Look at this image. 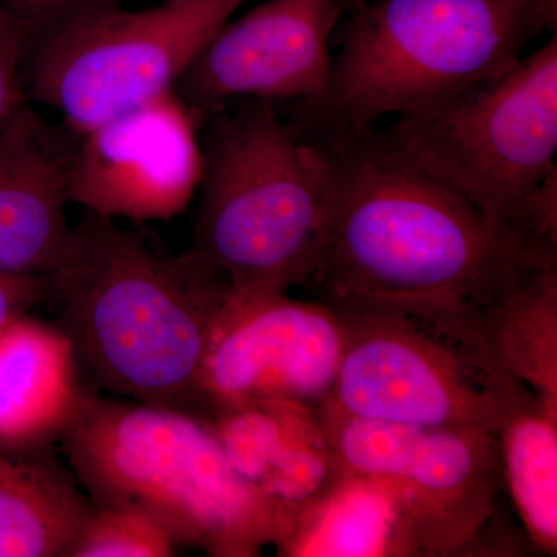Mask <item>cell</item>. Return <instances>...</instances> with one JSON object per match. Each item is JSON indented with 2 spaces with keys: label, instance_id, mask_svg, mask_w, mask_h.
Returning <instances> with one entry per match:
<instances>
[{
  "label": "cell",
  "instance_id": "1",
  "mask_svg": "<svg viewBox=\"0 0 557 557\" xmlns=\"http://www.w3.org/2000/svg\"><path fill=\"white\" fill-rule=\"evenodd\" d=\"M302 134V132H300ZM321 161L322 302H496L530 271L557 267L416 166L376 127L302 134Z\"/></svg>",
  "mask_w": 557,
  "mask_h": 557
},
{
  "label": "cell",
  "instance_id": "2",
  "mask_svg": "<svg viewBox=\"0 0 557 557\" xmlns=\"http://www.w3.org/2000/svg\"><path fill=\"white\" fill-rule=\"evenodd\" d=\"M47 278L57 327L95 386L209 420L205 361L231 296L218 263L194 248L160 258L116 220L86 211Z\"/></svg>",
  "mask_w": 557,
  "mask_h": 557
},
{
  "label": "cell",
  "instance_id": "3",
  "mask_svg": "<svg viewBox=\"0 0 557 557\" xmlns=\"http://www.w3.org/2000/svg\"><path fill=\"white\" fill-rule=\"evenodd\" d=\"M58 442L94 505L148 509L178 545L252 557L287 534V516L242 479L208 418L86 388Z\"/></svg>",
  "mask_w": 557,
  "mask_h": 557
},
{
  "label": "cell",
  "instance_id": "4",
  "mask_svg": "<svg viewBox=\"0 0 557 557\" xmlns=\"http://www.w3.org/2000/svg\"><path fill=\"white\" fill-rule=\"evenodd\" d=\"M329 306L343 327V354L324 406L344 416L497 435L508 410L536 395L498 355L480 307L379 299Z\"/></svg>",
  "mask_w": 557,
  "mask_h": 557
},
{
  "label": "cell",
  "instance_id": "5",
  "mask_svg": "<svg viewBox=\"0 0 557 557\" xmlns=\"http://www.w3.org/2000/svg\"><path fill=\"white\" fill-rule=\"evenodd\" d=\"M208 115L193 247L218 263L231 295L309 284L322 242L321 161L274 102L242 100Z\"/></svg>",
  "mask_w": 557,
  "mask_h": 557
},
{
  "label": "cell",
  "instance_id": "6",
  "mask_svg": "<svg viewBox=\"0 0 557 557\" xmlns=\"http://www.w3.org/2000/svg\"><path fill=\"white\" fill-rule=\"evenodd\" d=\"M547 22L505 0H359L333 54L327 97L300 104L309 131H359L434 108L523 57Z\"/></svg>",
  "mask_w": 557,
  "mask_h": 557
},
{
  "label": "cell",
  "instance_id": "7",
  "mask_svg": "<svg viewBox=\"0 0 557 557\" xmlns=\"http://www.w3.org/2000/svg\"><path fill=\"white\" fill-rule=\"evenodd\" d=\"M248 0H160L126 10L97 0L33 36L25 65L28 102L60 113L79 137L174 94L180 78Z\"/></svg>",
  "mask_w": 557,
  "mask_h": 557
},
{
  "label": "cell",
  "instance_id": "8",
  "mask_svg": "<svg viewBox=\"0 0 557 557\" xmlns=\"http://www.w3.org/2000/svg\"><path fill=\"white\" fill-rule=\"evenodd\" d=\"M416 166L502 225L557 170V38L434 108L384 129Z\"/></svg>",
  "mask_w": 557,
  "mask_h": 557
},
{
  "label": "cell",
  "instance_id": "9",
  "mask_svg": "<svg viewBox=\"0 0 557 557\" xmlns=\"http://www.w3.org/2000/svg\"><path fill=\"white\" fill-rule=\"evenodd\" d=\"M341 474L368 480L397 516L399 556L483 549L504 487L497 435L401 426L319 408Z\"/></svg>",
  "mask_w": 557,
  "mask_h": 557
},
{
  "label": "cell",
  "instance_id": "10",
  "mask_svg": "<svg viewBox=\"0 0 557 557\" xmlns=\"http://www.w3.org/2000/svg\"><path fill=\"white\" fill-rule=\"evenodd\" d=\"M341 354L343 327L329 304L287 293L231 295L205 361L209 420L259 403L321 408L335 386Z\"/></svg>",
  "mask_w": 557,
  "mask_h": 557
},
{
  "label": "cell",
  "instance_id": "11",
  "mask_svg": "<svg viewBox=\"0 0 557 557\" xmlns=\"http://www.w3.org/2000/svg\"><path fill=\"white\" fill-rule=\"evenodd\" d=\"M346 0H267L215 32L174 94L199 120L233 100L327 97L332 39Z\"/></svg>",
  "mask_w": 557,
  "mask_h": 557
},
{
  "label": "cell",
  "instance_id": "12",
  "mask_svg": "<svg viewBox=\"0 0 557 557\" xmlns=\"http://www.w3.org/2000/svg\"><path fill=\"white\" fill-rule=\"evenodd\" d=\"M200 123L175 94L75 137L70 199L109 219L182 214L199 190Z\"/></svg>",
  "mask_w": 557,
  "mask_h": 557
},
{
  "label": "cell",
  "instance_id": "13",
  "mask_svg": "<svg viewBox=\"0 0 557 557\" xmlns=\"http://www.w3.org/2000/svg\"><path fill=\"white\" fill-rule=\"evenodd\" d=\"M75 137L22 104L0 126V273L50 277L67 249Z\"/></svg>",
  "mask_w": 557,
  "mask_h": 557
},
{
  "label": "cell",
  "instance_id": "14",
  "mask_svg": "<svg viewBox=\"0 0 557 557\" xmlns=\"http://www.w3.org/2000/svg\"><path fill=\"white\" fill-rule=\"evenodd\" d=\"M209 421L231 465L284 511L288 530L341 478L319 409L259 403Z\"/></svg>",
  "mask_w": 557,
  "mask_h": 557
},
{
  "label": "cell",
  "instance_id": "15",
  "mask_svg": "<svg viewBox=\"0 0 557 557\" xmlns=\"http://www.w3.org/2000/svg\"><path fill=\"white\" fill-rule=\"evenodd\" d=\"M79 372L60 329L28 314L0 329V448L58 442L86 392Z\"/></svg>",
  "mask_w": 557,
  "mask_h": 557
},
{
  "label": "cell",
  "instance_id": "16",
  "mask_svg": "<svg viewBox=\"0 0 557 557\" xmlns=\"http://www.w3.org/2000/svg\"><path fill=\"white\" fill-rule=\"evenodd\" d=\"M94 509L51 445L0 448V557H69Z\"/></svg>",
  "mask_w": 557,
  "mask_h": 557
},
{
  "label": "cell",
  "instance_id": "17",
  "mask_svg": "<svg viewBox=\"0 0 557 557\" xmlns=\"http://www.w3.org/2000/svg\"><path fill=\"white\" fill-rule=\"evenodd\" d=\"M502 479L527 541L557 552V408L530 395L508 410L497 431Z\"/></svg>",
  "mask_w": 557,
  "mask_h": 557
},
{
  "label": "cell",
  "instance_id": "18",
  "mask_svg": "<svg viewBox=\"0 0 557 557\" xmlns=\"http://www.w3.org/2000/svg\"><path fill=\"white\" fill-rule=\"evenodd\" d=\"M277 547L285 556H399L394 505L368 480L341 474Z\"/></svg>",
  "mask_w": 557,
  "mask_h": 557
},
{
  "label": "cell",
  "instance_id": "19",
  "mask_svg": "<svg viewBox=\"0 0 557 557\" xmlns=\"http://www.w3.org/2000/svg\"><path fill=\"white\" fill-rule=\"evenodd\" d=\"M482 314L512 375L557 408V267L530 271Z\"/></svg>",
  "mask_w": 557,
  "mask_h": 557
},
{
  "label": "cell",
  "instance_id": "20",
  "mask_svg": "<svg viewBox=\"0 0 557 557\" xmlns=\"http://www.w3.org/2000/svg\"><path fill=\"white\" fill-rule=\"evenodd\" d=\"M177 545L148 509L134 504L95 505L69 557H171Z\"/></svg>",
  "mask_w": 557,
  "mask_h": 557
},
{
  "label": "cell",
  "instance_id": "21",
  "mask_svg": "<svg viewBox=\"0 0 557 557\" xmlns=\"http://www.w3.org/2000/svg\"><path fill=\"white\" fill-rule=\"evenodd\" d=\"M502 225L534 251L557 259V170L519 200Z\"/></svg>",
  "mask_w": 557,
  "mask_h": 557
},
{
  "label": "cell",
  "instance_id": "22",
  "mask_svg": "<svg viewBox=\"0 0 557 557\" xmlns=\"http://www.w3.org/2000/svg\"><path fill=\"white\" fill-rule=\"evenodd\" d=\"M33 33L0 9V126L25 104V65Z\"/></svg>",
  "mask_w": 557,
  "mask_h": 557
},
{
  "label": "cell",
  "instance_id": "23",
  "mask_svg": "<svg viewBox=\"0 0 557 557\" xmlns=\"http://www.w3.org/2000/svg\"><path fill=\"white\" fill-rule=\"evenodd\" d=\"M97 0H0V9L33 33L49 30Z\"/></svg>",
  "mask_w": 557,
  "mask_h": 557
},
{
  "label": "cell",
  "instance_id": "24",
  "mask_svg": "<svg viewBox=\"0 0 557 557\" xmlns=\"http://www.w3.org/2000/svg\"><path fill=\"white\" fill-rule=\"evenodd\" d=\"M49 278L0 273V329L47 298Z\"/></svg>",
  "mask_w": 557,
  "mask_h": 557
},
{
  "label": "cell",
  "instance_id": "25",
  "mask_svg": "<svg viewBox=\"0 0 557 557\" xmlns=\"http://www.w3.org/2000/svg\"><path fill=\"white\" fill-rule=\"evenodd\" d=\"M509 7L520 13L533 14L547 22L549 27L556 25V2L557 0H505Z\"/></svg>",
  "mask_w": 557,
  "mask_h": 557
}]
</instances>
